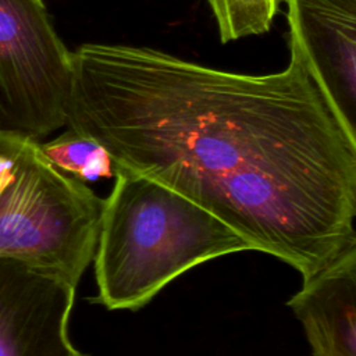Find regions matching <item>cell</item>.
Masks as SVG:
<instances>
[{
  "label": "cell",
  "mask_w": 356,
  "mask_h": 356,
  "mask_svg": "<svg viewBox=\"0 0 356 356\" xmlns=\"http://www.w3.org/2000/svg\"><path fill=\"white\" fill-rule=\"evenodd\" d=\"M289 51L282 71L249 75L152 47L81 44L65 127L305 282L356 246V139L291 36Z\"/></svg>",
  "instance_id": "obj_1"
},
{
  "label": "cell",
  "mask_w": 356,
  "mask_h": 356,
  "mask_svg": "<svg viewBox=\"0 0 356 356\" xmlns=\"http://www.w3.org/2000/svg\"><path fill=\"white\" fill-rule=\"evenodd\" d=\"M104 199L90 299L108 310H136L189 268L252 246L224 221L170 186L115 167Z\"/></svg>",
  "instance_id": "obj_2"
},
{
  "label": "cell",
  "mask_w": 356,
  "mask_h": 356,
  "mask_svg": "<svg viewBox=\"0 0 356 356\" xmlns=\"http://www.w3.org/2000/svg\"><path fill=\"white\" fill-rule=\"evenodd\" d=\"M103 204L85 182L53 167L38 140L0 131V257L76 288L95 256Z\"/></svg>",
  "instance_id": "obj_3"
},
{
  "label": "cell",
  "mask_w": 356,
  "mask_h": 356,
  "mask_svg": "<svg viewBox=\"0 0 356 356\" xmlns=\"http://www.w3.org/2000/svg\"><path fill=\"white\" fill-rule=\"evenodd\" d=\"M71 50L43 0H0V131L38 140L65 127Z\"/></svg>",
  "instance_id": "obj_4"
},
{
  "label": "cell",
  "mask_w": 356,
  "mask_h": 356,
  "mask_svg": "<svg viewBox=\"0 0 356 356\" xmlns=\"http://www.w3.org/2000/svg\"><path fill=\"white\" fill-rule=\"evenodd\" d=\"M74 298L60 275L0 257V356H85L68 338Z\"/></svg>",
  "instance_id": "obj_5"
},
{
  "label": "cell",
  "mask_w": 356,
  "mask_h": 356,
  "mask_svg": "<svg viewBox=\"0 0 356 356\" xmlns=\"http://www.w3.org/2000/svg\"><path fill=\"white\" fill-rule=\"evenodd\" d=\"M289 36L356 139V0H284Z\"/></svg>",
  "instance_id": "obj_6"
},
{
  "label": "cell",
  "mask_w": 356,
  "mask_h": 356,
  "mask_svg": "<svg viewBox=\"0 0 356 356\" xmlns=\"http://www.w3.org/2000/svg\"><path fill=\"white\" fill-rule=\"evenodd\" d=\"M288 306L313 356H356V246L302 282Z\"/></svg>",
  "instance_id": "obj_7"
},
{
  "label": "cell",
  "mask_w": 356,
  "mask_h": 356,
  "mask_svg": "<svg viewBox=\"0 0 356 356\" xmlns=\"http://www.w3.org/2000/svg\"><path fill=\"white\" fill-rule=\"evenodd\" d=\"M39 147L53 167L85 184L111 178L115 174L113 157L106 147L74 128L68 127L49 142H39Z\"/></svg>",
  "instance_id": "obj_8"
},
{
  "label": "cell",
  "mask_w": 356,
  "mask_h": 356,
  "mask_svg": "<svg viewBox=\"0 0 356 356\" xmlns=\"http://www.w3.org/2000/svg\"><path fill=\"white\" fill-rule=\"evenodd\" d=\"M214 15L220 40L228 43L270 31L281 0H206Z\"/></svg>",
  "instance_id": "obj_9"
}]
</instances>
